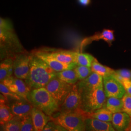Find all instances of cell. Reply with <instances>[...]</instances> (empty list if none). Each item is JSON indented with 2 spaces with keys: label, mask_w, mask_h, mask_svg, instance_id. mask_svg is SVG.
<instances>
[{
  "label": "cell",
  "mask_w": 131,
  "mask_h": 131,
  "mask_svg": "<svg viewBox=\"0 0 131 131\" xmlns=\"http://www.w3.org/2000/svg\"><path fill=\"white\" fill-rule=\"evenodd\" d=\"M56 73L45 62L33 53L30 55V70L25 82L31 90L45 88L56 77Z\"/></svg>",
  "instance_id": "6da1fadb"
},
{
  "label": "cell",
  "mask_w": 131,
  "mask_h": 131,
  "mask_svg": "<svg viewBox=\"0 0 131 131\" xmlns=\"http://www.w3.org/2000/svg\"><path fill=\"white\" fill-rule=\"evenodd\" d=\"M27 100L34 107L40 109L48 116H52L59 112V105L45 88L31 90Z\"/></svg>",
  "instance_id": "7a4b0ae2"
},
{
  "label": "cell",
  "mask_w": 131,
  "mask_h": 131,
  "mask_svg": "<svg viewBox=\"0 0 131 131\" xmlns=\"http://www.w3.org/2000/svg\"><path fill=\"white\" fill-rule=\"evenodd\" d=\"M86 113L83 110L70 112L60 113L52 121L65 128L67 131H85V120Z\"/></svg>",
  "instance_id": "3957f363"
},
{
  "label": "cell",
  "mask_w": 131,
  "mask_h": 131,
  "mask_svg": "<svg viewBox=\"0 0 131 131\" xmlns=\"http://www.w3.org/2000/svg\"><path fill=\"white\" fill-rule=\"evenodd\" d=\"M80 93L81 97V109L84 112H92L105 105L107 98L104 92L103 86Z\"/></svg>",
  "instance_id": "277c9868"
},
{
  "label": "cell",
  "mask_w": 131,
  "mask_h": 131,
  "mask_svg": "<svg viewBox=\"0 0 131 131\" xmlns=\"http://www.w3.org/2000/svg\"><path fill=\"white\" fill-rule=\"evenodd\" d=\"M72 85L66 83L56 76L49 82L45 88L51 94L60 107L70 93Z\"/></svg>",
  "instance_id": "5b68a950"
},
{
  "label": "cell",
  "mask_w": 131,
  "mask_h": 131,
  "mask_svg": "<svg viewBox=\"0 0 131 131\" xmlns=\"http://www.w3.org/2000/svg\"><path fill=\"white\" fill-rule=\"evenodd\" d=\"M82 110L81 109V94L76 84L72 85L70 93L60 106V113L70 112Z\"/></svg>",
  "instance_id": "8992f818"
},
{
  "label": "cell",
  "mask_w": 131,
  "mask_h": 131,
  "mask_svg": "<svg viewBox=\"0 0 131 131\" xmlns=\"http://www.w3.org/2000/svg\"><path fill=\"white\" fill-rule=\"evenodd\" d=\"M103 86L106 98H122L126 93L122 82L113 75L103 77Z\"/></svg>",
  "instance_id": "52a82bcc"
},
{
  "label": "cell",
  "mask_w": 131,
  "mask_h": 131,
  "mask_svg": "<svg viewBox=\"0 0 131 131\" xmlns=\"http://www.w3.org/2000/svg\"><path fill=\"white\" fill-rule=\"evenodd\" d=\"M30 55L19 54L13 59V74L16 77L26 79L30 70Z\"/></svg>",
  "instance_id": "ba28073f"
},
{
  "label": "cell",
  "mask_w": 131,
  "mask_h": 131,
  "mask_svg": "<svg viewBox=\"0 0 131 131\" xmlns=\"http://www.w3.org/2000/svg\"><path fill=\"white\" fill-rule=\"evenodd\" d=\"M2 82L9 89L22 98L27 100V96L31 89L23 79L11 76Z\"/></svg>",
  "instance_id": "9c48e42d"
},
{
  "label": "cell",
  "mask_w": 131,
  "mask_h": 131,
  "mask_svg": "<svg viewBox=\"0 0 131 131\" xmlns=\"http://www.w3.org/2000/svg\"><path fill=\"white\" fill-rule=\"evenodd\" d=\"M34 53L45 62L56 72L68 69H73L77 66L75 63L66 64L61 62L51 56L49 52L37 51Z\"/></svg>",
  "instance_id": "30bf717a"
},
{
  "label": "cell",
  "mask_w": 131,
  "mask_h": 131,
  "mask_svg": "<svg viewBox=\"0 0 131 131\" xmlns=\"http://www.w3.org/2000/svg\"><path fill=\"white\" fill-rule=\"evenodd\" d=\"M76 84L79 92L96 89L103 86V77L92 72L86 78L79 81Z\"/></svg>",
  "instance_id": "8fae6325"
},
{
  "label": "cell",
  "mask_w": 131,
  "mask_h": 131,
  "mask_svg": "<svg viewBox=\"0 0 131 131\" xmlns=\"http://www.w3.org/2000/svg\"><path fill=\"white\" fill-rule=\"evenodd\" d=\"M31 115L32 118L34 131H43L44 128L47 123L52 121V116H48L44 113L35 107H33Z\"/></svg>",
  "instance_id": "7c38bea8"
},
{
  "label": "cell",
  "mask_w": 131,
  "mask_h": 131,
  "mask_svg": "<svg viewBox=\"0 0 131 131\" xmlns=\"http://www.w3.org/2000/svg\"><path fill=\"white\" fill-rule=\"evenodd\" d=\"M114 32V31L112 30L104 29L101 33H96L91 37L84 38L81 42V48H83L94 41H97L101 39L107 42L109 46H111L113 41L115 40Z\"/></svg>",
  "instance_id": "4fadbf2b"
},
{
  "label": "cell",
  "mask_w": 131,
  "mask_h": 131,
  "mask_svg": "<svg viewBox=\"0 0 131 131\" xmlns=\"http://www.w3.org/2000/svg\"><path fill=\"white\" fill-rule=\"evenodd\" d=\"M85 124V131H115L111 122H103L92 117H86Z\"/></svg>",
  "instance_id": "5bb4252c"
},
{
  "label": "cell",
  "mask_w": 131,
  "mask_h": 131,
  "mask_svg": "<svg viewBox=\"0 0 131 131\" xmlns=\"http://www.w3.org/2000/svg\"><path fill=\"white\" fill-rule=\"evenodd\" d=\"M33 105L28 100L22 99L17 100L11 105V110L14 116L22 118L24 116L31 114Z\"/></svg>",
  "instance_id": "9a60e30c"
},
{
  "label": "cell",
  "mask_w": 131,
  "mask_h": 131,
  "mask_svg": "<svg viewBox=\"0 0 131 131\" xmlns=\"http://www.w3.org/2000/svg\"><path fill=\"white\" fill-rule=\"evenodd\" d=\"M131 122V117L126 113L122 111L113 114L111 123L116 131H127Z\"/></svg>",
  "instance_id": "2e32d148"
},
{
  "label": "cell",
  "mask_w": 131,
  "mask_h": 131,
  "mask_svg": "<svg viewBox=\"0 0 131 131\" xmlns=\"http://www.w3.org/2000/svg\"><path fill=\"white\" fill-rule=\"evenodd\" d=\"M50 54L57 60L66 64L74 63L76 52L66 51L49 52Z\"/></svg>",
  "instance_id": "e0dca14e"
},
{
  "label": "cell",
  "mask_w": 131,
  "mask_h": 131,
  "mask_svg": "<svg viewBox=\"0 0 131 131\" xmlns=\"http://www.w3.org/2000/svg\"><path fill=\"white\" fill-rule=\"evenodd\" d=\"M113 114L105 106H104L92 112L86 113V116L87 117H92L103 122H111L112 119Z\"/></svg>",
  "instance_id": "ac0fdd59"
},
{
  "label": "cell",
  "mask_w": 131,
  "mask_h": 131,
  "mask_svg": "<svg viewBox=\"0 0 131 131\" xmlns=\"http://www.w3.org/2000/svg\"><path fill=\"white\" fill-rule=\"evenodd\" d=\"M13 60L9 58H6L1 63L0 65V81L4 80L12 76L13 74Z\"/></svg>",
  "instance_id": "d6986e66"
},
{
  "label": "cell",
  "mask_w": 131,
  "mask_h": 131,
  "mask_svg": "<svg viewBox=\"0 0 131 131\" xmlns=\"http://www.w3.org/2000/svg\"><path fill=\"white\" fill-rule=\"evenodd\" d=\"M56 76L66 83L71 85L76 84L79 81L74 69H68L57 72Z\"/></svg>",
  "instance_id": "ffe728a7"
},
{
  "label": "cell",
  "mask_w": 131,
  "mask_h": 131,
  "mask_svg": "<svg viewBox=\"0 0 131 131\" xmlns=\"http://www.w3.org/2000/svg\"><path fill=\"white\" fill-rule=\"evenodd\" d=\"M105 106L113 114L122 112L123 106L122 99L117 97L107 98Z\"/></svg>",
  "instance_id": "44dd1931"
},
{
  "label": "cell",
  "mask_w": 131,
  "mask_h": 131,
  "mask_svg": "<svg viewBox=\"0 0 131 131\" xmlns=\"http://www.w3.org/2000/svg\"><path fill=\"white\" fill-rule=\"evenodd\" d=\"M96 59L94 56L89 53L76 52L74 63L77 66H84L91 68L92 63Z\"/></svg>",
  "instance_id": "7402d4cb"
},
{
  "label": "cell",
  "mask_w": 131,
  "mask_h": 131,
  "mask_svg": "<svg viewBox=\"0 0 131 131\" xmlns=\"http://www.w3.org/2000/svg\"><path fill=\"white\" fill-rule=\"evenodd\" d=\"M91 69L92 72L98 74L103 77L109 75H112L115 72V70L110 68L109 67L102 65L99 63L96 59L92 63Z\"/></svg>",
  "instance_id": "603a6c76"
},
{
  "label": "cell",
  "mask_w": 131,
  "mask_h": 131,
  "mask_svg": "<svg viewBox=\"0 0 131 131\" xmlns=\"http://www.w3.org/2000/svg\"><path fill=\"white\" fill-rule=\"evenodd\" d=\"M14 117L11 108L5 103H0V123L3 125L12 119Z\"/></svg>",
  "instance_id": "cb8c5ba5"
},
{
  "label": "cell",
  "mask_w": 131,
  "mask_h": 131,
  "mask_svg": "<svg viewBox=\"0 0 131 131\" xmlns=\"http://www.w3.org/2000/svg\"><path fill=\"white\" fill-rule=\"evenodd\" d=\"M21 117L14 116L12 119L2 125L3 126V130L6 131H21Z\"/></svg>",
  "instance_id": "d4e9b609"
},
{
  "label": "cell",
  "mask_w": 131,
  "mask_h": 131,
  "mask_svg": "<svg viewBox=\"0 0 131 131\" xmlns=\"http://www.w3.org/2000/svg\"><path fill=\"white\" fill-rule=\"evenodd\" d=\"M73 69L77 74L79 81L86 78L92 72L90 67L84 66H77Z\"/></svg>",
  "instance_id": "484cf974"
},
{
  "label": "cell",
  "mask_w": 131,
  "mask_h": 131,
  "mask_svg": "<svg viewBox=\"0 0 131 131\" xmlns=\"http://www.w3.org/2000/svg\"><path fill=\"white\" fill-rule=\"evenodd\" d=\"M34 131L32 118L31 114L21 118V131Z\"/></svg>",
  "instance_id": "4316f807"
},
{
  "label": "cell",
  "mask_w": 131,
  "mask_h": 131,
  "mask_svg": "<svg viewBox=\"0 0 131 131\" xmlns=\"http://www.w3.org/2000/svg\"><path fill=\"white\" fill-rule=\"evenodd\" d=\"M112 75L120 81L123 79L131 80V70L124 69L115 70Z\"/></svg>",
  "instance_id": "83f0119b"
},
{
  "label": "cell",
  "mask_w": 131,
  "mask_h": 131,
  "mask_svg": "<svg viewBox=\"0 0 131 131\" xmlns=\"http://www.w3.org/2000/svg\"><path fill=\"white\" fill-rule=\"evenodd\" d=\"M0 91L1 93L5 95V97H9L16 100H20L23 99L20 97L18 95L15 93L13 91L10 90L2 82H1L0 83Z\"/></svg>",
  "instance_id": "f1b7e54d"
},
{
  "label": "cell",
  "mask_w": 131,
  "mask_h": 131,
  "mask_svg": "<svg viewBox=\"0 0 131 131\" xmlns=\"http://www.w3.org/2000/svg\"><path fill=\"white\" fill-rule=\"evenodd\" d=\"M122 99L123 103V112L126 113L131 117V96L126 93Z\"/></svg>",
  "instance_id": "f546056e"
},
{
  "label": "cell",
  "mask_w": 131,
  "mask_h": 131,
  "mask_svg": "<svg viewBox=\"0 0 131 131\" xmlns=\"http://www.w3.org/2000/svg\"><path fill=\"white\" fill-rule=\"evenodd\" d=\"M44 131H67L65 128L56 123L53 121H50L47 123L44 128Z\"/></svg>",
  "instance_id": "4dcf8cb0"
},
{
  "label": "cell",
  "mask_w": 131,
  "mask_h": 131,
  "mask_svg": "<svg viewBox=\"0 0 131 131\" xmlns=\"http://www.w3.org/2000/svg\"><path fill=\"white\" fill-rule=\"evenodd\" d=\"M121 82L124 88L126 93L131 96V80H122Z\"/></svg>",
  "instance_id": "1f68e13d"
},
{
  "label": "cell",
  "mask_w": 131,
  "mask_h": 131,
  "mask_svg": "<svg viewBox=\"0 0 131 131\" xmlns=\"http://www.w3.org/2000/svg\"><path fill=\"white\" fill-rule=\"evenodd\" d=\"M77 2L80 5L84 7L89 6L91 2V0H77Z\"/></svg>",
  "instance_id": "d6a6232c"
},
{
  "label": "cell",
  "mask_w": 131,
  "mask_h": 131,
  "mask_svg": "<svg viewBox=\"0 0 131 131\" xmlns=\"http://www.w3.org/2000/svg\"><path fill=\"white\" fill-rule=\"evenodd\" d=\"M127 131H131V122L128 128V129L127 130Z\"/></svg>",
  "instance_id": "836d02e7"
}]
</instances>
